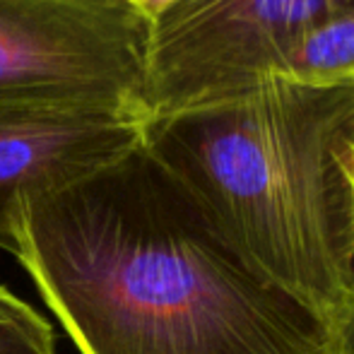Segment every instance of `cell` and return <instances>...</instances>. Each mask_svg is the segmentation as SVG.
<instances>
[{"instance_id":"cell-1","label":"cell","mask_w":354,"mask_h":354,"mask_svg":"<svg viewBox=\"0 0 354 354\" xmlns=\"http://www.w3.org/2000/svg\"><path fill=\"white\" fill-rule=\"evenodd\" d=\"M17 261L82 354H330L333 333L256 277L145 149L29 198Z\"/></svg>"},{"instance_id":"cell-7","label":"cell","mask_w":354,"mask_h":354,"mask_svg":"<svg viewBox=\"0 0 354 354\" xmlns=\"http://www.w3.org/2000/svg\"><path fill=\"white\" fill-rule=\"evenodd\" d=\"M0 354H56L48 321L0 284Z\"/></svg>"},{"instance_id":"cell-3","label":"cell","mask_w":354,"mask_h":354,"mask_svg":"<svg viewBox=\"0 0 354 354\" xmlns=\"http://www.w3.org/2000/svg\"><path fill=\"white\" fill-rule=\"evenodd\" d=\"M149 22L123 0H0V104L149 121Z\"/></svg>"},{"instance_id":"cell-8","label":"cell","mask_w":354,"mask_h":354,"mask_svg":"<svg viewBox=\"0 0 354 354\" xmlns=\"http://www.w3.org/2000/svg\"><path fill=\"white\" fill-rule=\"evenodd\" d=\"M340 167H342V178L347 186V198H350V210H352V224H354V126L350 133L345 149L340 154Z\"/></svg>"},{"instance_id":"cell-9","label":"cell","mask_w":354,"mask_h":354,"mask_svg":"<svg viewBox=\"0 0 354 354\" xmlns=\"http://www.w3.org/2000/svg\"><path fill=\"white\" fill-rule=\"evenodd\" d=\"M123 3L131 5L138 15H142V17L152 24L154 19H157L167 8H171L176 0H123Z\"/></svg>"},{"instance_id":"cell-5","label":"cell","mask_w":354,"mask_h":354,"mask_svg":"<svg viewBox=\"0 0 354 354\" xmlns=\"http://www.w3.org/2000/svg\"><path fill=\"white\" fill-rule=\"evenodd\" d=\"M147 123L104 109L0 104V248L17 256L15 229L29 198L126 157Z\"/></svg>"},{"instance_id":"cell-6","label":"cell","mask_w":354,"mask_h":354,"mask_svg":"<svg viewBox=\"0 0 354 354\" xmlns=\"http://www.w3.org/2000/svg\"><path fill=\"white\" fill-rule=\"evenodd\" d=\"M277 77L299 82L354 80V3L301 39Z\"/></svg>"},{"instance_id":"cell-2","label":"cell","mask_w":354,"mask_h":354,"mask_svg":"<svg viewBox=\"0 0 354 354\" xmlns=\"http://www.w3.org/2000/svg\"><path fill=\"white\" fill-rule=\"evenodd\" d=\"M352 126L354 80L270 77L152 118L142 138L224 246L333 337L354 316V224L340 167Z\"/></svg>"},{"instance_id":"cell-10","label":"cell","mask_w":354,"mask_h":354,"mask_svg":"<svg viewBox=\"0 0 354 354\" xmlns=\"http://www.w3.org/2000/svg\"><path fill=\"white\" fill-rule=\"evenodd\" d=\"M335 354H354V316L335 335Z\"/></svg>"},{"instance_id":"cell-11","label":"cell","mask_w":354,"mask_h":354,"mask_svg":"<svg viewBox=\"0 0 354 354\" xmlns=\"http://www.w3.org/2000/svg\"><path fill=\"white\" fill-rule=\"evenodd\" d=\"M330 354H335V342H333V350H330Z\"/></svg>"},{"instance_id":"cell-4","label":"cell","mask_w":354,"mask_h":354,"mask_svg":"<svg viewBox=\"0 0 354 354\" xmlns=\"http://www.w3.org/2000/svg\"><path fill=\"white\" fill-rule=\"evenodd\" d=\"M352 3L176 0L149 24V116L224 102L277 77L297 44Z\"/></svg>"}]
</instances>
